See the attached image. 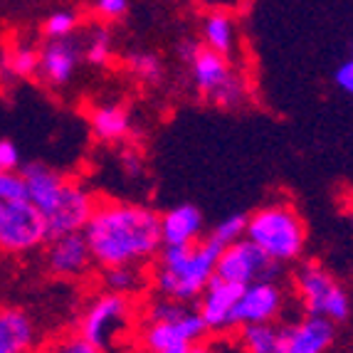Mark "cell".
Instances as JSON below:
<instances>
[{"mask_svg":"<svg viewBox=\"0 0 353 353\" xmlns=\"http://www.w3.org/2000/svg\"><path fill=\"white\" fill-rule=\"evenodd\" d=\"M82 232L92 250L94 265L101 270L117 265L141 267L159 257L163 248L161 215L139 203H97Z\"/></svg>","mask_w":353,"mask_h":353,"instance_id":"6da1fadb","label":"cell"},{"mask_svg":"<svg viewBox=\"0 0 353 353\" xmlns=\"http://www.w3.org/2000/svg\"><path fill=\"white\" fill-rule=\"evenodd\" d=\"M28 201L42 212L50 237L77 232L87 225L97 198L82 181L50 168L42 161H28L20 165Z\"/></svg>","mask_w":353,"mask_h":353,"instance_id":"7a4b0ae2","label":"cell"},{"mask_svg":"<svg viewBox=\"0 0 353 353\" xmlns=\"http://www.w3.org/2000/svg\"><path fill=\"white\" fill-rule=\"evenodd\" d=\"M223 248V242H218L212 235L185 245H163L159 252V265L153 272L156 292L185 304L198 301L205 284L215 274Z\"/></svg>","mask_w":353,"mask_h":353,"instance_id":"3957f363","label":"cell"},{"mask_svg":"<svg viewBox=\"0 0 353 353\" xmlns=\"http://www.w3.org/2000/svg\"><path fill=\"white\" fill-rule=\"evenodd\" d=\"M245 237L282 265L296 262L306 248V228L289 203H272L248 215Z\"/></svg>","mask_w":353,"mask_h":353,"instance_id":"277c9868","label":"cell"},{"mask_svg":"<svg viewBox=\"0 0 353 353\" xmlns=\"http://www.w3.org/2000/svg\"><path fill=\"white\" fill-rule=\"evenodd\" d=\"M131 321H134V304L129 294L104 292L97 294L82 312L77 334L84 336L97 351H109L124 341Z\"/></svg>","mask_w":353,"mask_h":353,"instance_id":"5b68a950","label":"cell"},{"mask_svg":"<svg viewBox=\"0 0 353 353\" xmlns=\"http://www.w3.org/2000/svg\"><path fill=\"white\" fill-rule=\"evenodd\" d=\"M294 289L304 314L326 316L334 324H343L351 316V299L343 284L316 262H304L294 274Z\"/></svg>","mask_w":353,"mask_h":353,"instance_id":"8992f818","label":"cell"},{"mask_svg":"<svg viewBox=\"0 0 353 353\" xmlns=\"http://www.w3.org/2000/svg\"><path fill=\"white\" fill-rule=\"evenodd\" d=\"M50 240L48 223L28 198L0 201V252L28 254Z\"/></svg>","mask_w":353,"mask_h":353,"instance_id":"52a82bcc","label":"cell"},{"mask_svg":"<svg viewBox=\"0 0 353 353\" xmlns=\"http://www.w3.org/2000/svg\"><path fill=\"white\" fill-rule=\"evenodd\" d=\"M210 329L201 312L190 306L188 312L163 321H143L139 331V346L153 353H190L198 351L208 339Z\"/></svg>","mask_w":353,"mask_h":353,"instance_id":"ba28073f","label":"cell"},{"mask_svg":"<svg viewBox=\"0 0 353 353\" xmlns=\"http://www.w3.org/2000/svg\"><path fill=\"white\" fill-rule=\"evenodd\" d=\"M215 274L228 282L235 284H252V282H265V279H277L282 274V262L272 259L267 252L254 245L248 237L225 245L223 252L218 257V267Z\"/></svg>","mask_w":353,"mask_h":353,"instance_id":"9c48e42d","label":"cell"},{"mask_svg":"<svg viewBox=\"0 0 353 353\" xmlns=\"http://www.w3.org/2000/svg\"><path fill=\"white\" fill-rule=\"evenodd\" d=\"M37 52H40L37 79L50 89H62L72 82V77L82 65L84 42L77 35L52 37V40H45V45Z\"/></svg>","mask_w":353,"mask_h":353,"instance_id":"30bf717a","label":"cell"},{"mask_svg":"<svg viewBox=\"0 0 353 353\" xmlns=\"http://www.w3.org/2000/svg\"><path fill=\"white\" fill-rule=\"evenodd\" d=\"M284 289L274 279L245 284L230 316V329L259 321H277L284 312Z\"/></svg>","mask_w":353,"mask_h":353,"instance_id":"8fae6325","label":"cell"},{"mask_svg":"<svg viewBox=\"0 0 353 353\" xmlns=\"http://www.w3.org/2000/svg\"><path fill=\"white\" fill-rule=\"evenodd\" d=\"M94 265L92 250L87 245L82 230L77 232H65V235H54L48 240L45 250V267L50 274L59 279H79L84 277Z\"/></svg>","mask_w":353,"mask_h":353,"instance_id":"7c38bea8","label":"cell"},{"mask_svg":"<svg viewBox=\"0 0 353 353\" xmlns=\"http://www.w3.org/2000/svg\"><path fill=\"white\" fill-rule=\"evenodd\" d=\"M282 353H324L336 341V324L326 316H312L279 326Z\"/></svg>","mask_w":353,"mask_h":353,"instance_id":"4fadbf2b","label":"cell"},{"mask_svg":"<svg viewBox=\"0 0 353 353\" xmlns=\"http://www.w3.org/2000/svg\"><path fill=\"white\" fill-rule=\"evenodd\" d=\"M242 292V284L228 282V279L212 274V279L205 284V289L198 296V312L210 331H228L230 316L235 309V301Z\"/></svg>","mask_w":353,"mask_h":353,"instance_id":"5bb4252c","label":"cell"},{"mask_svg":"<svg viewBox=\"0 0 353 353\" xmlns=\"http://www.w3.org/2000/svg\"><path fill=\"white\" fill-rule=\"evenodd\" d=\"M188 70H190V79H193V87L198 89V94L210 101V97L232 77L235 67L230 65L228 54L215 52V50L201 45L198 52L188 59Z\"/></svg>","mask_w":353,"mask_h":353,"instance_id":"9a60e30c","label":"cell"},{"mask_svg":"<svg viewBox=\"0 0 353 353\" xmlns=\"http://www.w3.org/2000/svg\"><path fill=\"white\" fill-rule=\"evenodd\" d=\"M37 346V329L18 306H0V353H23Z\"/></svg>","mask_w":353,"mask_h":353,"instance_id":"2e32d148","label":"cell"},{"mask_svg":"<svg viewBox=\"0 0 353 353\" xmlns=\"http://www.w3.org/2000/svg\"><path fill=\"white\" fill-rule=\"evenodd\" d=\"M203 237V212L190 203H183L161 215L163 245H185Z\"/></svg>","mask_w":353,"mask_h":353,"instance_id":"e0dca14e","label":"cell"},{"mask_svg":"<svg viewBox=\"0 0 353 353\" xmlns=\"http://www.w3.org/2000/svg\"><path fill=\"white\" fill-rule=\"evenodd\" d=\"M89 126L99 141H124L131 134V114L124 104H99L89 112Z\"/></svg>","mask_w":353,"mask_h":353,"instance_id":"ac0fdd59","label":"cell"},{"mask_svg":"<svg viewBox=\"0 0 353 353\" xmlns=\"http://www.w3.org/2000/svg\"><path fill=\"white\" fill-rule=\"evenodd\" d=\"M237 42V30L232 15L223 10H212L203 20V45L215 52H223L230 57V52L235 50Z\"/></svg>","mask_w":353,"mask_h":353,"instance_id":"d6986e66","label":"cell"},{"mask_svg":"<svg viewBox=\"0 0 353 353\" xmlns=\"http://www.w3.org/2000/svg\"><path fill=\"white\" fill-rule=\"evenodd\" d=\"M240 329V346L250 353H282V339L279 326L274 321H259V324H242Z\"/></svg>","mask_w":353,"mask_h":353,"instance_id":"ffe728a7","label":"cell"},{"mask_svg":"<svg viewBox=\"0 0 353 353\" xmlns=\"http://www.w3.org/2000/svg\"><path fill=\"white\" fill-rule=\"evenodd\" d=\"M104 284L109 292L119 294H136L143 287V274L136 265H117L104 267Z\"/></svg>","mask_w":353,"mask_h":353,"instance_id":"44dd1931","label":"cell"},{"mask_svg":"<svg viewBox=\"0 0 353 353\" xmlns=\"http://www.w3.org/2000/svg\"><path fill=\"white\" fill-rule=\"evenodd\" d=\"M84 42V62L92 67H106L109 59H112L114 45H112V35L106 28H92L89 35L82 37Z\"/></svg>","mask_w":353,"mask_h":353,"instance_id":"7402d4cb","label":"cell"},{"mask_svg":"<svg viewBox=\"0 0 353 353\" xmlns=\"http://www.w3.org/2000/svg\"><path fill=\"white\" fill-rule=\"evenodd\" d=\"M248 97H250L248 79H245V74H240V72L235 70L228 82L210 97V104L220 106V109H237V106H242L248 101Z\"/></svg>","mask_w":353,"mask_h":353,"instance_id":"603a6c76","label":"cell"},{"mask_svg":"<svg viewBox=\"0 0 353 353\" xmlns=\"http://www.w3.org/2000/svg\"><path fill=\"white\" fill-rule=\"evenodd\" d=\"M37 62H40V52L30 45H15L3 54V67L12 77H37Z\"/></svg>","mask_w":353,"mask_h":353,"instance_id":"cb8c5ba5","label":"cell"},{"mask_svg":"<svg viewBox=\"0 0 353 353\" xmlns=\"http://www.w3.org/2000/svg\"><path fill=\"white\" fill-rule=\"evenodd\" d=\"M126 67L129 72L141 79L143 84H159L163 79V65L153 52H131L126 54Z\"/></svg>","mask_w":353,"mask_h":353,"instance_id":"d4e9b609","label":"cell"},{"mask_svg":"<svg viewBox=\"0 0 353 353\" xmlns=\"http://www.w3.org/2000/svg\"><path fill=\"white\" fill-rule=\"evenodd\" d=\"M77 28H79V15L70 8H62V10L50 12L45 23H42V35L45 40H52V37H67L74 35Z\"/></svg>","mask_w":353,"mask_h":353,"instance_id":"484cf974","label":"cell"},{"mask_svg":"<svg viewBox=\"0 0 353 353\" xmlns=\"http://www.w3.org/2000/svg\"><path fill=\"white\" fill-rule=\"evenodd\" d=\"M245 230H248V215L245 212H232V215H228L212 228V237L223 242V245H230V242L245 237Z\"/></svg>","mask_w":353,"mask_h":353,"instance_id":"4316f807","label":"cell"},{"mask_svg":"<svg viewBox=\"0 0 353 353\" xmlns=\"http://www.w3.org/2000/svg\"><path fill=\"white\" fill-rule=\"evenodd\" d=\"M10 198H28L25 181L20 171H0V201H10Z\"/></svg>","mask_w":353,"mask_h":353,"instance_id":"83f0119b","label":"cell"},{"mask_svg":"<svg viewBox=\"0 0 353 353\" xmlns=\"http://www.w3.org/2000/svg\"><path fill=\"white\" fill-rule=\"evenodd\" d=\"M129 10V0H94V12L101 20H119Z\"/></svg>","mask_w":353,"mask_h":353,"instance_id":"f1b7e54d","label":"cell"},{"mask_svg":"<svg viewBox=\"0 0 353 353\" xmlns=\"http://www.w3.org/2000/svg\"><path fill=\"white\" fill-rule=\"evenodd\" d=\"M23 159H20L18 146L8 139H0V171H20Z\"/></svg>","mask_w":353,"mask_h":353,"instance_id":"f546056e","label":"cell"},{"mask_svg":"<svg viewBox=\"0 0 353 353\" xmlns=\"http://www.w3.org/2000/svg\"><path fill=\"white\" fill-rule=\"evenodd\" d=\"M334 84L341 89V92L353 97V57L343 59L341 65H339V70L334 72Z\"/></svg>","mask_w":353,"mask_h":353,"instance_id":"4dcf8cb0","label":"cell"},{"mask_svg":"<svg viewBox=\"0 0 353 353\" xmlns=\"http://www.w3.org/2000/svg\"><path fill=\"white\" fill-rule=\"evenodd\" d=\"M59 348H62L65 353H97V348L92 346V343L84 339V336H79V334H74L72 339L62 341V343H59Z\"/></svg>","mask_w":353,"mask_h":353,"instance_id":"1f68e13d","label":"cell"},{"mask_svg":"<svg viewBox=\"0 0 353 353\" xmlns=\"http://www.w3.org/2000/svg\"><path fill=\"white\" fill-rule=\"evenodd\" d=\"M121 168H124V173L129 178H139L143 171V163H141V156L134 151H126L124 156H121Z\"/></svg>","mask_w":353,"mask_h":353,"instance_id":"d6a6232c","label":"cell"},{"mask_svg":"<svg viewBox=\"0 0 353 353\" xmlns=\"http://www.w3.org/2000/svg\"><path fill=\"white\" fill-rule=\"evenodd\" d=\"M203 42L201 40H193V37H188V40H181L178 42V48H176V52H178V57L188 65V59L193 57L195 52H198V48H201Z\"/></svg>","mask_w":353,"mask_h":353,"instance_id":"836d02e7","label":"cell"},{"mask_svg":"<svg viewBox=\"0 0 353 353\" xmlns=\"http://www.w3.org/2000/svg\"><path fill=\"white\" fill-rule=\"evenodd\" d=\"M198 3H203V6H218L220 0H198Z\"/></svg>","mask_w":353,"mask_h":353,"instance_id":"e575fe53","label":"cell"}]
</instances>
